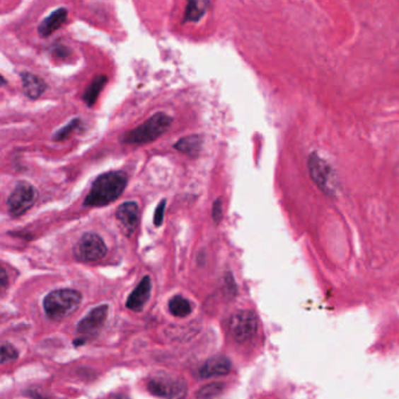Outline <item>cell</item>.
Instances as JSON below:
<instances>
[{
	"mask_svg": "<svg viewBox=\"0 0 399 399\" xmlns=\"http://www.w3.org/2000/svg\"><path fill=\"white\" fill-rule=\"evenodd\" d=\"M209 4L206 1H190L187 4L183 23H197L206 13L207 7Z\"/></svg>",
	"mask_w": 399,
	"mask_h": 399,
	"instance_id": "obj_17",
	"label": "cell"
},
{
	"mask_svg": "<svg viewBox=\"0 0 399 399\" xmlns=\"http://www.w3.org/2000/svg\"><path fill=\"white\" fill-rule=\"evenodd\" d=\"M4 84H6V80L4 79L3 75H0V86H4Z\"/></svg>",
	"mask_w": 399,
	"mask_h": 399,
	"instance_id": "obj_25",
	"label": "cell"
},
{
	"mask_svg": "<svg viewBox=\"0 0 399 399\" xmlns=\"http://www.w3.org/2000/svg\"><path fill=\"white\" fill-rule=\"evenodd\" d=\"M80 118H75L66 125V127L61 128L60 130L57 131V134L54 135V141L61 142L69 137L70 135L73 134L74 131L76 130L77 128L80 127Z\"/></svg>",
	"mask_w": 399,
	"mask_h": 399,
	"instance_id": "obj_21",
	"label": "cell"
},
{
	"mask_svg": "<svg viewBox=\"0 0 399 399\" xmlns=\"http://www.w3.org/2000/svg\"><path fill=\"white\" fill-rule=\"evenodd\" d=\"M308 170H310L311 178L318 185L320 190L325 193L332 192V170L330 165L320 158L316 154H312L308 158Z\"/></svg>",
	"mask_w": 399,
	"mask_h": 399,
	"instance_id": "obj_8",
	"label": "cell"
},
{
	"mask_svg": "<svg viewBox=\"0 0 399 399\" xmlns=\"http://www.w3.org/2000/svg\"><path fill=\"white\" fill-rule=\"evenodd\" d=\"M19 357V352L13 344L8 342H0V364L14 362Z\"/></svg>",
	"mask_w": 399,
	"mask_h": 399,
	"instance_id": "obj_20",
	"label": "cell"
},
{
	"mask_svg": "<svg viewBox=\"0 0 399 399\" xmlns=\"http://www.w3.org/2000/svg\"><path fill=\"white\" fill-rule=\"evenodd\" d=\"M165 208H166V201H160L159 205L156 206V212H154V225L156 227H159L163 224V215H165Z\"/></svg>",
	"mask_w": 399,
	"mask_h": 399,
	"instance_id": "obj_22",
	"label": "cell"
},
{
	"mask_svg": "<svg viewBox=\"0 0 399 399\" xmlns=\"http://www.w3.org/2000/svg\"><path fill=\"white\" fill-rule=\"evenodd\" d=\"M116 217L120 220L124 232L127 235H132L136 231L140 218L139 205L136 201H127L120 205L116 211Z\"/></svg>",
	"mask_w": 399,
	"mask_h": 399,
	"instance_id": "obj_9",
	"label": "cell"
},
{
	"mask_svg": "<svg viewBox=\"0 0 399 399\" xmlns=\"http://www.w3.org/2000/svg\"><path fill=\"white\" fill-rule=\"evenodd\" d=\"M172 118L165 113H156L152 118L139 127L134 128L122 137V143L125 145H146L150 142L156 141L161 135L165 134L170 125Z\"/></svg>",
	"mask_w": 399,
	"mask_h": 399,
	"instance_id": "obj_3",
	"label": "cell"
},
{
	"mask_svg": "<svg viewBox=\"0 0 399 399\" xmlns=\"http://www.w3.org/2000/svg\"><path fill=\"white\" fill-rule=\"evenodd\" d=\"M37 199V189L28 181H19L7 199V210L17 218L30 210Z\"/></svg>",
	"mask_w": 399,
	"mask_h": 399,
	"instance_id": "obj_5",
	"label": "cell"
},
{
	"mask_svg": "<svg viewBox=\"0 0 399 399\" xmlns=\"http://www.w3.org/2000/svg\"><path fill=\"white\" fill-rule=\"evenodd\" d=\"M192 310H193L192 303L183 296H174L170 301V312L172 313V315L177 317H186L190 315Z\"/></svg>",
	"mask_w": 399,
	"mask_h": 399,
	"instance_id": "obj_18",
	"label": "cell"
},
{
	"mask_svg": "<svg viewBox=\"0 0 399 399\" xmlns=\"http://www.w3.org/2000/svg\"><path fill=\"white\" fill-rule=\"evenodd\" d=\"M258 317L253 310H240L229 320V332L236 342H248L256 335Z\"/></svg>",
	"mask_w": 399,
	"mask_h": 399,
	"instance_id": "obj_6",
	"label": "cell"
},
{
	"mask_svg": "<svg viewBox=\"0 0 399 399\" xmlns=\"http://www.w3.org/2000/svg\"><path fill=\"white\" fill-rule=\"evenodd\" d=\"M7 286H8V274L6 269L0 265V293H3L7 288Z\"/></svg>",
	"mask_w": 399,
	"mask_h": 399,
	"instance_id": "obj_24",
	"label": "cell"
},
{
	"mask_svg": "<svg viewBox=\"0 0 399 399\" xmlns=\"http://www.w3.org/2000/svg\"><path fill=\"white\" fill-rule=\"evenodd\" d=\"M147 389L154 396L163 399H183L187 395L185 379L175 376H156L149 381Z\"/></svg>",
	"mask_w": 399,
	"mask_h": 399,
	"instance_id": "obj_4",
	"label": "cell"
},
{
	"mask_svg": "<svg viewBox=\"0 0 399 399\" xmlns=\"http://www.w3.org/2000/svg\"><path fill=\"white\" fill-rule=\"evenodd\" d=\"M151 288L152 286H151L150 276H144L143 280L138 283L134 291L127 298V308L131 310H140L143 308L150 299Z\"/></svg>",
	"mask_w": 399,
	"mask_h": 399,
	"instance_id": "obj_12",
	"label": "cell"
},
{
	"mask_svg": "<svg viewBox=\"0 0 399 399\" xmlns=\"http://www.w3.org/2000/svg\"><path fill=\"white\" fill-rule=\"evenodd\" d=\"M212 215H213L214 222L220 223L223 218V203L222 199L217 198L216 201H214L213 204V211H212Z\"/></svg>",
	"mask_w": 399,
	"mask_h": 399,
	"instance_id": "obj_23",
	"label": "cell"
},
{
	"mask_svg": "<svg viewBox=\"0 0 399 399\" xmlns=\"http://www.w3.org/2000/svg\"><path fill=\"white\" fill-rule=\"evenodd\" d=\"M81 301L82 296L75 289H57L45 298V313L50 320L59 322L76 312Z\"/></svg>",
	"mask_w": 399,
	"mask_h": 399,
	"instance_id": "obj_2",
	"label": "cell"
},
{
	"mask_svg": "<svg viewBox=\"0 0 399 399\" xmlns=\"http://www.w3.org/2000/svg\"><path fill=\"white\" fill-rule=\"evenodd\" d=\"M108 249L103 239L96 233H86L74 247V254L82 262H100L107 255Z\"/></svg>",
	"mask_w": 399,
	"mask_h": 399,
	"instance_id": "obj_7",
	"label": "cell"
},
{
	"mask_svg": "<svg viewBox=\"0 0 399 399\" xmlns=\"http://www.w3.org/2000/svg\"><path fill=\"white\" fill-rule=\"evenodd\" d=\"M21 81H23V94L26 95L27 98L35 100V99L40 98L41 95L44 94L46 91V84L45 81L37 75L32 74L28 72H23L21 73Z\"/></svg>",
	"mask_w": 399,
	"mask_h": 399,
	"instance_id": "obj_14",
	"label": "cell"
},
{
	"mask_svg": "<svg viewBox=\"0 0 399 399\" xmlns=\"http://www.w3.org/2000/svg\"><path fill=\"white\" fill-rule=\"evenodd\" d=\"M174 148L188 157L197 158L201 150V140L197 135H190L186 137L180 138L174 145Z\"/></svg>",
	"mask_w": 399,
	"mask_h": 399,
	"instance_id": "obj_15",
	"label": "cell"
},
{
	"mask_svg": "<svg viewBox=\"0 0 399 399\" xmlns=\"http://www.w3.org/2000/svg\"><path fill=\"white\" fill-rule=\"evenodd\" d=\"M107 82L108 77L105 75H98L91 81L83 95L84 102L87 103L88 107H93V104L96 103L97 99L100 96V91H103Z\"/></svg>",
	"mask_w": 399,
	"mask_h": 399,
	"instance_id": "obj_16",
	"label": "cell"
},
{
	"mask_svg": "<svg viewBox=\"0 0 399 399\" xmlns=\"http://www.w3.org/2000/svg\"><path fill=\"white\" fill-rule=\"evenodd\" d=\"M109 307L102 305L93 308L84 319L81 320L77 325V332L80 334H93L100 330L103 327L104 322L107 321Z\"/></svg>",
	"mask_w": 399,
	"mask_h": 399,
	"instance_id": "obj_10",
	"label": "cell"
},
{
	"mask_svg": "<svg viewBox=\"0 0 399 399\" xmlns=\"http://www.w3.org/2000/svg\"><path fill=\"white\" fill-rule=\"evenodd\" d=\"M66 18H68V10L66 7L57 9L41 21L37 27V33L42 38L50 37L66 23Z\"/></svg>",
	"mask_w": 399,
	"mask_h": 399,
	"instance_id": "obj_11",
	"label": "cell"
},
{
	"mask_svg": "<svg viewBox=\"0 0 399 399\" xmlns=\"http://www.w3.org/2000/svg\"><path fill=\"white\" fill-rule=\"evenodd\" d=\"M127 185V175L124 172H110L100 175L93 181L89 193L84 199L87 208H102L120 198Z\"/></svg>",
	"mask_w": 399,
	"mask_h": 399,
	"instance_id": "obj_1",
	"label": "cell"
},
{
	"mask_svg": "<svg viewBox=\"0 0 399 399\" xmlns=\"http://www.w3.org/2000/svg\"><path fill=\"white\" fill-rule=\"evenodd\" d=\"M231 370V362L224 356H215L209 359L200 369V376L202 378H212L217 376L228 375Z\"/></svg>",
	"mask_w": 399,
	"mask_h": 399,
	"instance_id": "obj_13",
	"label": "cell"
},
{
	"mask_svg": "<svg viewBox=\"0 0 399 399\" xmlns=\"http://www.w3.org/2000/svg\"><path fill=\"white\" fill-rule=\"evenodd\" d=\"M224 386L222 383H210L207 386H202L197 393V398L199 399H214L220 396L223 393Z\"/></svg>",
	"mask_w": 399,
	"mask_h": 399,
	"instance_id": "obj_19",
	"label": "cell"
}]
</instances>
